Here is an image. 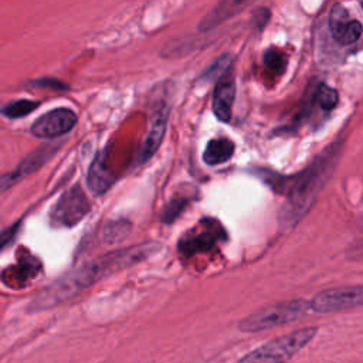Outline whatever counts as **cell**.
<instances>
[{"label": "cell", "instance_id": "6da1fadb", "mask_svg": "<svg viewBox=\"0 0 363 363\" xmlns=\"http://www.w3.org/2000/svg\"><path fill=\"white\" fill-rule=\"evenodd\" d=\"M160 242L147 241L122 250H115L104 255H99L91 261H86L85 264L71 269L60 279L52 282L50 286L38 292L37 296L31 301L28 309L31 312H38L54 308L74 298L88 286L96 284L98 281L105 279L112 274L133 267L156 255L160 251Z\"/></svg>", "mask_w": 363, "mask_h": 363}, {"label": "cell", "instance_id": "7a4b0ae2", "mask_svg": "<svg viewBox=\"0 0 363 363\" xmlns=\"http://www.w3.org/2000/svg\"><path fill=\"white\" fill-rule=\"evenodd\" d=\"M337 145L328 146V149L319 157H316V160L308 169L295 177L291 191L288 193L286 203L279 213L282 225L289 227L296 224L298 220L308 211L333 172L337 162Z\"/></svg>", "mask_w": 363, "mask_h": 363}, {"label": "cell", "instance_id": "3957f363", "mask_svg": "<svg viewBox=\"0 0 363 363\" xmlns=\"http://www.w3.org/2000/svg\"><path fill=\"white\" fill-rule=\"evenodd\" d=\"M316 333V326H306L292 330L262 343L235 363H286L308 343H311Z\"/></svg>", "mask_w": 363, "mask_h": 363}, {"label": "cell", "instance_id": "277c9868", "mask_svg": "<svg viewBox=\"0 0 363 363\" xmlns=\"http://www.w3.org/2000/svg\"><path fill=\"white\" fill-rule=\"evenodd\" d=\"M309 312V301L303 298L281 301L245 316L238 322V329L244 333L262 332L299 320Z\"/></svg>", "mask_w": 363, "mask_h": 363}, {"label": "cell", "instance_id": "5b68a950", "mask_svg": "<svg viewBox=\"0 0 363 363\" xmlns=\"http://www.w3.org/2000/svg\"><path fill=\"white\" fill-rule=\"evenodd\" d=\"M91 210V203L79 184L72 186L54 204L50 220L55 227H74Z\"/></svg>", "mask_w": 363, "mask_h": 363}, {"label": "cell", "instance_id": "8992f818", "mask_svg": "<svg viewBox=\"0 0 363 363\" xmlns=\"http://www.w3.org/2000/svg\"><path fill=\"white\" fill-rule=\"evenodd\" d=\"M363 302L362 285L354 286H337L328 288L313 295L309 299L311 312L316 313H332L360 306Z\"/></svg>", "mask_w": 363, "mask_h": 363}, {"label": "cell", "instance_id": "52a82bcc", "mask_svg": "<svg viewBox=\"0 0 363 363\" xmlns=\"http://www.w3.org/2000/svg\"><path fill=\"white\" fill-rule=\"evenodd\" d=\"M78 118L72 109L55 108L45 112L31 125V133L35 138L54 139L68 133L77 123Z\"/></svg>", "mask_w": 363, "mask_h": 363}, {"label": "cell", "instance_id": "ba28073f", "mask_svg": "<svg viewBox=\"0 0 363 363\" xmlns=\"http://www.w3.org/2000/svg\"><path fill=\"white\" fill-rule=\"evenodd\" d=\"M58 150V145H43L28 156H26L13 172L0 174V193L10 189L16 183H18L26 176L31 174L37 169H40L45 162H48L54 153Z\"/></svg>", "mask_w": 363, "mask_h": 363}, {"label": "cell", "instance_id": "9c48e42d", "mask_svg": "<svg viewBox=\"0 0 363 363\" xmlns=\"http://www.w3.org/2000/svg\"><path fill=\"white\" fill-rule=\"evenodd\" d=\"M40 272V261L27 251L17 254V261L4 268L0 274L3 285L11 289H21L28 285Z\"/></svg>", "mask_w": 363, "mask_h": 363}, {"label": "cell", "instance_id": "30bf717a", "mask_svg": "<svg viewBox=\"0 0 363 363\" xmlns=\"http://www.w3.org/2000/svg\"><path fill=\"white\" fill-rule=\"evenodd\" d=\"M329 30L336 41L347 45L360 38L362 24L357 20H350L347 10L342 4H333L329 11Z\"/></svg>", "mask_w": 363, "mask_h": 363}, {"label": "cell", "instance_id": "8fae6325", "mask_svg": "<svg viewBox=\"0 0 363 363\" xmlns=\"http://www.w3.org/2000/svg\"><path fill=\"white\" fill-rule=\"evenodd\" d=\"M235 99V79L233 69L228 68L218 79L213 94V112L221 122H228Z\"/></svg>", "mask_w": 363, "mask_h": 363}, {"label": "cell", "instance_id": "7c38bea8", "mask_svg": "<svg viewBox=\"0 0 363 363\" xmlns=\"http://www.w3.org/2000/svg\"><path fill=\"white\" fill-rule=\"evenodd\" d=\"M167 118H169V108L167 105L162 104L159 106V109L155 112L153 115V121L152 125L143 139V143L140 146L139 150V163H145L147 162L159 149L164 132H166V125H167Z\"/></svg>", "mask_w": 363, "mask_h": 363}, {"label": "cell", "instance_id": "4fadbf2b", "mask_svg": "<svg viewBox=\"0 0 363 363\" xmlns=\"http://www.w3.org/2000/svg\"><path fill=\"white\" fill-rule=\"evenodd\" d=\"M218 227H199V230H191L187 235L180 238L179 241V251L183 254H194L199 251L208 250L214 245L218 238L217 234Z\"/></svg>", "mask_w": 363, "mask_h": 363}, {"label": "cell", "instance_id": "5bb4252c", "mask_svg": "<svg viewBox=\"0 0 363 363\" xmlns=\"http://www.w3.org/2000/svg\"><path fill=\"white\" fill-rule=\"evenodd\" d=\"M250 6L248 1H240V0H224L220 1L199 24L200 31H208L223 21L231 18L233 16L238 14L242 9Z\"/></svg>", "mask_w": 363, "mask_h": 363}, {"label": "cell", "instance_id": "9a60e30c", "mask_svg": "<svg viewBox=\"0 0 363 363\" xmlns=\"http://www.w3.org/2000/svg\"><path fill=\"white\" fill-rule=\"evenodd\" d=\"M89 189L95 194H104L113 183V176L112 173L106 169L105 166V153H99L92 164L89 166L88 170V177H86Z\"/></svg>", "mask_w": 363, "mask_h": 363}, {"label": "cell", "instance_id": "2e32d148", "mask_svg": "<svg viewBox=\"0 0 363 363\" xmlns=\"http://www.w3.org/2000/svg\"><path fill=\"white\" fill-rule=\"evenodd\" d=\"M235 146L234 142L228 138H214L208 140L204 152H203V160L208 166H216L225 163L231 159L234 155Z\"/></svg>", "mask_w": 363, "mask_h": 363}, {"label": "cell", "instance_id": "e0dca14e", "mask_svg": "<svg viewBox=\"0 0 363 363\" xmlns=\"http://www.w3.org/2000/svg\"><path fill=\"white\" fill-rule=\"evenodd\" d=\"M40 106L38 101H31V99H18L7 104L6 106L1 108V113L10 119H17L28 115L34 109Z\"/></svg>", "mask_w": 363, "mask_h": 363}, {"label": "cell", "instance_id": "ac0fdd59", "mask_svg": "<svg viewBox=\"0 0 363 363\" xmlns=\"http://www.w3.org/2000/svg\"><path fill=\"white\" fill-rule=\"evenodd\" d=\"M130 231V224L128 221L119 220V221H112L105 227L104 231V238L108 244L112 242H118L121 241L123 237L128 235V233Z\"/></svg>", "mask_w": 363, "mask_h": 363}, {"label": "cell", "instance_id": "d6986e66", "mask_svg": "<svg viewBox=\"0 0 363 363\" xmlns=\"http://www.w3.org/2000/svg\"><path fill=\"white\" fill-rule=\"evenodd\" d=\"M316 98L318 104L323 111H332L339 101V95L333 88H329L325 84H320L316 91Z\"/></svg>", "mask_w": 363, "mask_h": 363}, {"label": "cell", "instance_id": "ffe728a7", "mask_svg": "<svg viewBox=\"0 0 363 363\" xmlns=\"http://www.w3.org/2000/svg\"><path fill=\"white\" fill-rule=\"evenodd\" d=\"M228 68H230V58H228V55H223L221 58H218L214 64H211L208 67V69L203 74L201 79L204 78L206 82H210L214 78H220Z\"/></svg>", "mask_w": 363, "mask_h": 363}, {"label": "cell", "instance_id": "44dd1931", "mask_svg": "<svg viewBox=\"0 0 363 363\" xmlns=\"http://www.w3.org/2000/svg\"><path fill=\"white\" fill-rule=\"evenodd\" d=\"M284 55L279 52V51H277V50H274V48H271V50H268L265 54H264V62H265V65L268 67V68H271V69H282L284 68V58H282Z\"/></svg>", "mask_w": 363, "mask_h": 363}, {"label": "cell", "instance_id": "7402d4cb", "mask_svg": "<svg viewBox=\"0 0 363 363\" xmlns=\"http://www.w3.org/2000/svg\"><path fill=\"white\" fill-rule=\"evenodd\" d=\"M18 230H20V221H17V223L11 224L10 227L4 228L3 231H0V251L14 240Z\"/></svg>", "mask_w": 363, "mask_h": 363}, {"label": "cell", "instance_id": "603a6c76", "mask_svg": "<svg viewBox=\"0 0 363 363\" xmlns=\"http://www.w3.org/2000/svg\"><path fill=\"white\" fill-rule=\"evenodd\" d=\"M33 85H37V86H55V88H65L64 84L58 82L57 79H38V81H34Z\"/></svg>", "mask_w": 363, "mask_h": 363}]
</instances>
